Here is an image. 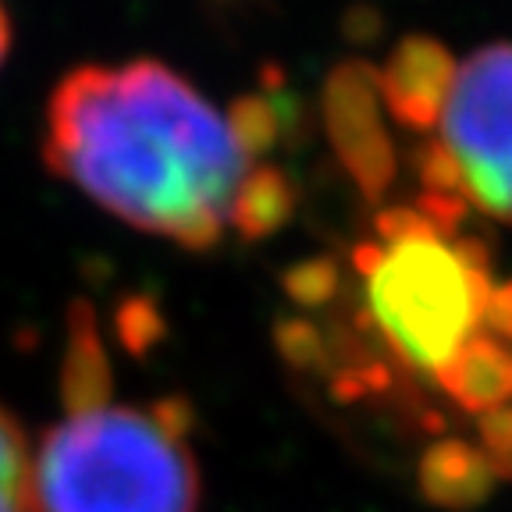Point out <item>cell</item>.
<instances>
[{
	"mask_svg": "<svg viewBox=\"0 0 512 512\" xmlns=\"http://www.w3.org/2000/svg\"><path fill=\"white\" fill-rule=\"evenodd\" d=\"M267 125L260 104L224 118L153 57L82 64L47 100L43 157L128 228L210 249L228 232L267 235L292 207L285 178L256 164L271 139Z\"/></svg>",
	"mask_w": 512,
	"mask_h": 512,
	"instance_id": "cell-1",
	"label": "cell"
},
{
	"mask_svg": "<svg viewBox=\"0 0 512 512\" xmlns=\"http://www.w3.org/2000/svg\"><path fill=\"white\" fill-rule=\"evenodd\" d=\"M370 328L406 370L438 381L477 338L495 335L502 285L484 249L424 210H388L360 246Z\"/></svg>",
	"mask_w": 512,
	"mask_h": 512,
	"instance_id": "cell-2",
	"label": "cell"
},
{
	"mask_svg": "<svg viewBox=\"0 0 512 512\" xmlns=\"http://www.w3.org/2000/svg\"><path fill=\"white\" fill-rule=\"evenodd\" d=\"M32 459V512H196L200 470L182 399L64 409Z\"/></svg>",
	"mask_w": 512,
	"mask_h": 512,
	"instance_id": "cell-3",
	"label": "cell"
},
{
	"mask_svg": "<svg viewBox=\"0 0 512 512\" xmlns=\"http://www.w3.org/2000/svg\"><path fill=\"white\" fill-rule=\"evenodd\" d=\"M434 128L438 139L420 153V210L445 228L463 207L512 224V43L456 64Z\"/></svg>",
	"mask_w": 512,
	"mask_h": 512,
	"instance_id": "cell-4",
	"label": "cell"
},
{
	"mask_svg": "<svg viewBox=\"0 0 512 512\" xmlns=\"http://www.w3.org/2000/svg\"><path fill=\"white\" fill-rule=\"evenodd\" d=\"M374 72L360 64H345L328 86V125L338 153L367 192L384 189L392 178V143L384 136L377 114Z\"/></svg>",
	"mask_w": 512,
	"mask_h": 512,
	"instance_id": "cell-5",
	"label": "cell"
},
{
	"mask_svg": "<svg viewBox=\"0 0 512 512\" xmlns=\"http://www.w3.org/2000/svg\"><path fill=\"white\" fill-rule=\"evenodd\" d=\"M456 61L434 40L413 36L395 50L392 64L381 75V96L388 111L409 128H434L438 111L445 104L448 82Z\"/></svg>",
	"mask_w": 512,
	"mask_h": 512,
	"instance_id": "cell-6",
	"label": "cell"
},
{
	"mask_svg": "<svg viewBox=\"0 0 512 512\" xmlns=\"http://www.w3.org/2000/svg\"><path fill=\"white\" fill-rule=\"evenodd\" d=\"M434 384L470 413L512 406V342L498 335L477 338Z\"/></svg>",
	"mask_w": 512,
	"mask_h": 512,
	"instance_id": "cell-7",
	"label": "cell"
},
{
	"mask_svg": "<svg viewBox=\"0 0 512 512\" xmlns=\"http://www.w3.org/2000/svg\"><path fill=\"white\" fill-rule=\"evenodd\" d=\"M491 484H495L491 463L480 448L466 441H438L420 459V491L438 509H473L491 495Z\"/></svg>",
	"mask_w": 512,
	"mask_h": 512,
	"instance_id": "cell-8",
	"label": "cell"
},
{
	"mask_svg": "<svg viewBox=\"0 0 512 512\" xmlns=\"http://www.w3.org/2000/svg\"><path fill=\"white\" fill-rule=\"evenodd\" d=\"M0 512H32V459L25 431L0 406Z\"/></svg>",
	"mask_w": 512,
	"mask_h": 512,
	"instance_id": "cell-9",
	"label": "cell"
},
{
	"mask_svg": "<svg viewBox=\"0 0 512 512\" xmlns=\"http://www.w3.org/2000/svg\"><path fill=\"white\" fill-rule=\"evenodd\" d=\"M480 452L491 463L495 477L512 480V406L484 413V420H480Z\"/></svg>",
	"mask_w": 512,
	"mask_h": 512,
	"instance_id": "cell-10",
	"label": "cell"
},
{
	"mask_svg": "<svg viewBox=\"0 0 512 512\" xmlns=\"http://www.w3.org/2000/svg\"><path fill=\"white\" fill-rule=\"evenodd\" d=\"M8 47H11V18L8 8H4V0H0V64L8 57Z\"/></svg>",
	"mask_w": 512,
	"mask_h": 512,
	"instance_id": "cell-11",
	"label": "cell"
}]
</instances>
